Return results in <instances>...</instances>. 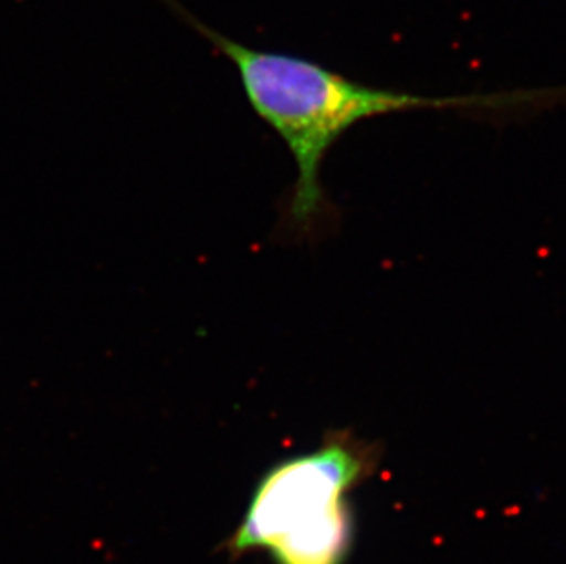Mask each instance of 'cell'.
Listing matches in <instances>:
<instances>
[{"label": "cell", "mask_w": 566, "mask_h": 564, "mask_svg": "<svg viewBox=\"0 0 566 564\" xmlns=\"http://www.w3.org/2000/svg\"><path fill=\"white\" fill-rule=\"evenodd\" d=\"M214 50L230 59L253 113L283 139L297 166L290 219L311 229L325 213L321 167L328 150L358 123L387 114L451 111L510 114L552 105L566 91H515L471 96H417L364 85L297 55L255 50L209 27L180 0H161Z\"/></svg>", "instance_id": "1"}, {"label": "cell", "mask_w": 566, "mask_h": 564, "mask_svg": "<svg viewBox=\"0 0 566 564\" xmlns=\"http://www.w3.org/2000/svg\"><path fill=\"white\" fill-rule=\"evenodd\" d=\"M373 455L348 432H336L319 449L290 458L256 485L247 516L231 541L235 552L270 549L275 541L345 501Z\"/></svg>", "instance_id": "2"}, {"label": "cell", "mask_w": 566, "mask_h": 564, "mask_svg": "<svg viewBox=\"0 0 566 564\" xmlns=\"http://www.w3.org/2000/svg\"><path fill=\"white\" fill-rule=\"evenodd\" d=\"M350 519L347 502L295 528L270 546L279 564H339L347 554Z\"/></svg>", "instance_id": "3"}]
</instances>
